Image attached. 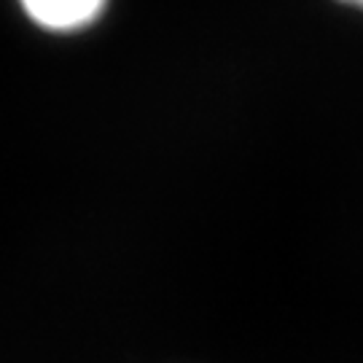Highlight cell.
I'll use <instances>...</instances> for the list:
<instances>
[{"mask_svg": "<svg viewBox=\"0 0 363 363\" xmlns=\"http://www.w3.org/2000/svg\"><path fill=\"white\" fill-rule=\"evenodd\" d=\"M35 25L57 33L86 27L103 11L105 0H19Z\"/></svg>", "mask_w": 363, "mask_h": 363, "instance_id": "6da1fadb", "label": "cell"}, {"mask_svg": "<svg viewBox=\"0 0 363 363\" xmlns=\"http://www.w3.org/2000/svg\"><path fill=\"white\" fill-rule=\"evenodd\" d=\"M342 3H347V6H355V9H363V0H342Z\"/></svg>", "mask_w": 363, "mask_h": 363, "instance_id": "7a4b0ae2", "label": "cell"}]
</instances>
